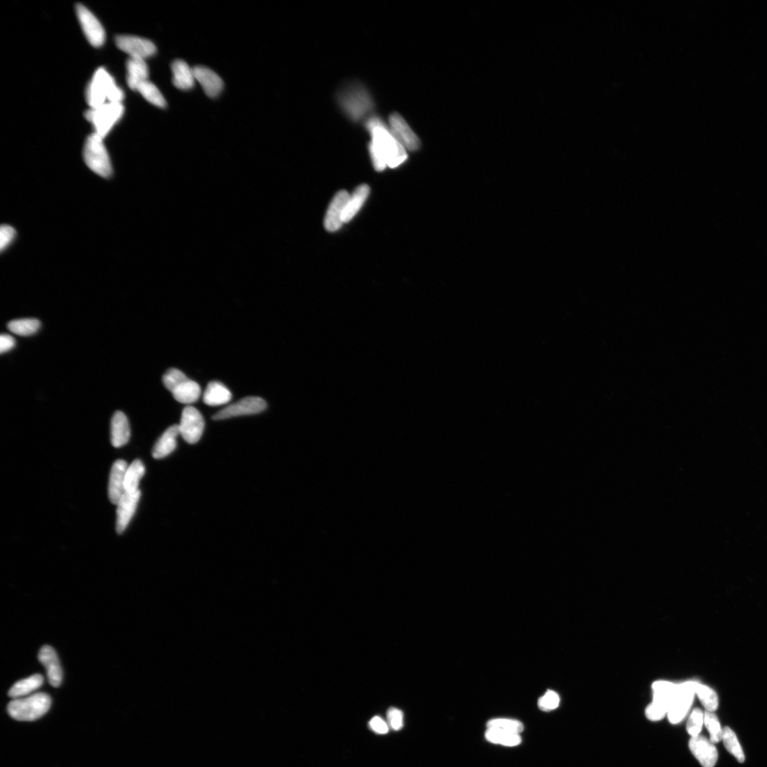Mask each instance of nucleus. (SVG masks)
<instances>
[{"mask_svg":"<svg viewBox=\"0 0 767 767\" xmlns=\"http://www.w3.org/2000/svg\"><path fill=\"white\" fill-rule=\"evenodd\" d=\"M128 466L123 460H118L115 462L112 467L109 486H108V494L110 502L114 505H118L121 499L126 492V475Z\"/></svg>","mask_w":767,"mask_h":767,"instance_id":"obj_14","label":"nucleus"},{"mask_svg":"<svg viewBox=\"0 0 767 767\" xmlns=\"http://www.w3.org/2000/svg\"><path fill=\"white\" fill-rule=\"evenodd\" d=\"M75 10L77 17L90 44L95 47H102L105 42V31L99 20L82 4L77 5Z\"/></svg>","mask_w":767,"mask_h":767,"instance_id":"obj_10","label":"nucleus"},{"mask_svg":"<svg viewBox=\"0 0 767 767\" xmlns=\"http://www.w3.org/2000/svg\"><path fill=\"white\" fill-rule=\"evenodd\" d=\"M193 70L196 81L202 85L208 97L215 98L220 94L224 84L216 73L204 66H196Z\"/></svg>","mask_w":767,"mask_h":767,"instance_id":"obj_19","label":"nucleus"},{"mask_svg":"<svg viewBox=\"0 0 767 767\" xmlns=\"http://www.w3.org/2000/svg\"><path fill=\"white\" fill-rule=\"evenodd\" d=\"M704 724L710 734V741L715 744L722 741L723 730L717 716L713 712L705 713Z\"/></svg>","mask_w":767,"mask_h":767,"instance_id":"obj_33","label":"nucleus"},{"mask_svg":"<svg viewBox=\"0 0 767 767\" xmlns=\"http://www.w3.org/2000/svg\"><path fill=\"white\" fill-rule=\"evenodd\" d=\"M350 197L347 190H340L334 197L327 210L324 220V225L327 231L335 232L341 227L343 223V213Z\"/></svg>","mask_w":767,"mask_h":767,"instance_id":"obj_15","label":"nucleus"},{"mask_svg":"<svg viewBox=\"0 0 767 767\" xmlns=\"http://www.w3.org/2000/svg\"><path fill=\"white\" fill-rule=\"evenodd\" d=\"M16 236L15 229L8 225H3L0 229V248L1 251L7 249L13 242Z\"/></svg>","mask_w":767,"mask_h":767,"instance_id":"obj_37","label":"nucleus"},{"mask_svg":"<svg viewBox=\"0 0 767 767\" xmlns=\"http://www.w3.org/2000/svg\"><path fill=\"white\" fill-rule=\"evenodd\" d=\"M389 122L393 136L405 149L411 151L419 149L418 137L399 113L392 114Z\"/></svg>","mask_w":767,"mask_h":767,"instance_id":"obj_13","label":"nucleus"},{"mask_svg":"<svg viewBox=\"0 0 767 767\" xmlns=\"http://www.w3.org/2000/svg\"><path fill=\"white\" fill-rule=\"evenodd\" d=\"M173 84L176 88L182 91H188L195 86V76L193 68L182 60H176L172 65Z\"/></svg>","mask_w":767,"mask_h":767,"instance_id":"obj_21","label":"nucleus"},{"mask_svg":"<svg viewBox=\"0 0 767 767\" xmlns=\"http://www.w3.org/2000/svg\"><path fill=\"white\" fill-rule=\"evenodd\" d=\"M370 188L367 184L358 186L347 203L345 207L342 220L344 222H350L363 207L369 197Z\"/></svg>","mask_w":767,"mask_h":767,"instance_id":"obj_24","label":"nucleus"},{"mask_svg":"<svg viewBox=\"0 0 767 767\" xmlns=\"http://www.w3.org/2000/svg\"><path fill=\"white\" fill-rule=\"evenodd\" d=\"M117 47L130 56V58L145 60L157 52L155 44L146 38L135 36H117L115 38Z\"/></svg>","mask_w":767,"mask_h":767,"instance_id":"obj_11","label":"nucleus"},{"mask_svg":"<svg viewBox=\"0 0 767 767\" xmlns=\"http://www.w3.org/2000/svg\"><path fill=\"white\" fill-rule=\"evenodd\" d=\"M388 720L393 730L399 731L404 726V714L400 710L392 708L388 712Z\"/></svg>","mask_w":767,"mask_h":767,"instance_id":"obj_38","label":"nucleus"},{"mask_svg":"<svg viewBox=\"0 0 767 767\" xmlns=\"http://www.w3.org/2000/svg\"><path fill=\"white\" fill-rule=\"evenodd\" d=\"M370 728L377 734L385 735L389 732V726L385 720L378 716L371 719L369 722Z\"/></svg>","mask_w":767,"mask_h":767,"instance_id":"obj_39","label":"nucleus"},{"mask_svg":"<svg viewBox=\"0 0 767 767\" xmlns=\"http://www.w3.org/2000/svg\"><path fill=\"white\" fill-rule=\"evenodd\" d=\"M125 108L122 102H107L86 111L85 117L93 124L96 134L104 138L122 118Z\"/></svg>","mask_w":767,"mask_h":767,"instance_id":"obj_6","label":"nucleus"},{"mask_svg":"<svg viewBox=\"0 0 767 767\" xmlns=\"http://www.w3.org/2000/svg\"><path fill=\"white\" fill-rule=\"evenodd\" d=\"M485 738L491 743L506 747L517 746L522 743L519 734L494 727L487 728L485 732Z\"/></svg>","mask_w":767,"mask_h":767,"instance_id":"obj_27","label":"nucleus"},{"mask_svg":"<svg viewBox=\"0 0 767 767\" xmlns=\"http://www.w3.org/2000/svg\"><path fill=\"white\" fill-rule=\"evenodd\" d=\"M695 682L688 681L678 684L677 693L667 714L671 723H679L684 719L690 707H692L696 696Z\"/></svg>","mask_w":767,"mask_h":767,"instance_id":"obj_8","label":"nucleus"},{"mask_svg":"<svg viewBox=\"0 0 767 767\" xmlns=\"http://www.w3.org/2000/svg\"><path fill=\"white\" fill-rule=\"evenodd\" d=\"M43 683L44 677L43 675H32L15 683L9 690L8 695L14 699L28 695L41 687Z\"/></svg>","mask_w":767,"mask_h":767,"instance_id":"obj_26","label":"nucleus"},{"mask_svg":"<svg viewBox=\"0 0 767 767\" xmlns=\"http://www.w3.org/2000/svg\"><path fill=\"white\" fill-rule=\"evenodd\" d=\"M204 427V419L198 409L191 406L183 409L179 428L180 435L187 443H197L202 436Z\"/></svg>","mask_w":767,"mask_h":767,"instance_id":"obj_9","label":"nucleus"},{"mask_svg":"<svg viewBox=\"0 0 767 767\" xmlns=\"http://www.w3.org/2000/svg\"><path fill=\"white\" fill-rule=\"evenodd\" d=\"M695 693L708 712H714L717 709L719 705L718 697L712 688L695 682Z\"/></svg>","mask_w":767,"mask_h":767,"instance_id":"obj_30","label":"nucleus"},{"mask_svg":"<svg viewBox=\"0 0 767 767\" xmlns=\"http://www.w3.org/2000/svg\"><path fill=\"white\" fill-rule=\"evenodd\" d=\"M138 91L149 102L159 107L165 108L167 101L158 88L149 80L139 85Z\"/></svg>","mask_w":767,"mask_h":767,"instance_id":"obj_29","label":"nucleus"},{"mask_svg":"<svg viewBox=\"0 0 767 767\" xmlns=\"http://www.w3.org/2000/svg\"><path fill=\"white\" fill-rule=\"evenodd\" d=\"M141 496L140 490L126 492L118 503L116 530L123 533L133 517Z\"/></svg>","mask_w":767,"mask_h":767,"instance_id":"obj_16","label":"nucleus"},{"mask_svg":"<svg viewBox=\"0 0 767 767\" xmlns=\"http://www.w3.org/2000/svg\"><path fill=\"white\" fill-rule=\"evenodd\" d=\"M179 434V425L170 427L153 447V457L156 459H161L172 453L176 447L177 437Z\"/></svg>","mask_w":767,"mask_h":767,"instance_id":"obj_23","label":"nucleus"},{"mask_svg":"<svg viewBox=\"0 0 767 767\" xmlns=\"http://www.w3.org/2000/svg\"><path fill=\"white\" fill-rule=\"evenodd\" d=\"M704 716L705 713L699 708L694 709L690 715L686 728L688 734L692 738L697 737L701 734L704 724Z\"/></svg>","mask_w":767,"mask_h":767,"instance_id":"obj_35","label":"nucleus"},{"mask_svg":"<svg viewBox=\"0 0 767 767\" xmlns=\"http://www.w3.org/2000/svg\"><path fill=\"white\" fill-rule=\"evenodd\" d=\"M51 704L50 697L47 694L40 693L11 701L8 704V711L9 715L16 720L33 721L46 714Z\"/></svg>","mask_w":767,"mask_h":767,"instance_id":"obj_5","label":"nucleus"},{"mask_svg":"<svg viewBox=\"0 0 767 767\" xmlns=\"http://www.w3.org/2000/svg\"><path fill=\"white\" fill-rule=\"evenodd\" d=\"M130 438V429L126 415L117 411L111 420V442L115 448H121L127 444Z\"/></svg>","mask_w":767,"mask_h":767,"instance_id":"obj_20","label":"nucleus"},{"mask_svg":"<svg viewBox=\"0 0 767 767\" xmlns=\"http://www.w3.org/2000/svg\"><path fill=\"white\" fill-rule=\"evenodd\" d=\"M722 741L727 750L733 754L740 762L745 761V754L736 734L730 727L723 730Z\"/></svg>","mask_w":767,"mask_h":767,"instance_id":"obj_32","label":"nucleus"},{"mask_svg":"<svg viewBox=\"0 0 767 767\" xmlns=\"http://www.w3.org/2000/svg\"><path fill=\"white\" fill-rule=\"evenodd\" d=\"M127 83L129 88L137 91L143 82L148 81L149 68L144 60L130 58L127 61Z\"/></svg>","mask_w":767,"mask_h":767,"instance_id":"obj_22","label":"nucleus"},{"mask_svg":"<svg viewBox=\"0 0 767 767\" xmlns=\"http://www.w3.org/2000/svg\"><path fill=\"white\" fill-rule=\"evenodd\" d=\"M102 139L96 133L89 136L85 144L84 158L91 171L100 176L108 178L112 176V167Z\"/></svg>","mask_w":767,"mask_h":767,"instance_id":"obj_7","label":"nucleus"},{"mask_svg":"<svg viewBox=\"0 0 767 767\" xmlns=\"http://www.w3.org/2000/svg\"><path fill=\"white\" fill-rule=\"evenodd\" d=\"M487 727L501 729V730L518 734L524 731V725L521 722L506 718L491 720L487 723Z\"/></svg>","mask_w":767,"mask_h":767,"instance_id":"obj_34","label":"nucleus"},{"mask_svg":"<svg viewBox=\"0 0 767 767\" xmlns=\"http://www.w3.org/2000/svg\"><path fill=\"white\" fill-rule=\"evenodd\" d=\"M560 704V698L557 693L554 690H549L548 692L539 699L538 706L539 708L543 711H551L556 709Z\"/></svg>","mask_w":767,"mask_h":767,"instance_id":"obj_36","label":"nucleus"},{"mask_svg":"<svg viewBox=\"0 0 767 767\" xmlns=\"http://www.w3.org/2000/svg\"><path fill=\"white\" fill-rule=\"evenodd\" d=\"M232 399L230 391L219 381H211L208 384L204 393V402L209 406H220L228 403Z\"/></svg>","mask_w":767,"mask_h":767,"instance_id":"obj_25","label":"nucleus"},{"mask_svg":"<svg viewBox=\"0 0 767 767\" xmlns=\"http://www.w3.org/2000/svg\"><path fill=\"white\" fill-rule=\"evenodd\" d=\"M365 126L372 137L369 150L376 171L382 172L387 167L395 169L407 160L406 149L379 118L371 117Z\"/></svg>","mask_w":767,"mask_h":767,"instance_id":"obj_1","label":"nucleus"},{"mask_svg":"<svg viewBox=\"0 0 767 767\" xmlns=\"http://www.w3.org/2000/svg\"><path fill=\"white\" fill-rule=\"evenodd\" d=\"M38 658L47 669L50 683L54 687H59L62 682L63 673L55 650L50 646H44Z\"/></svg>","mask_w":767,"mask_h":767,"instance_id":"obj_18","label":"nucleus"},{"mask_svg":"<svg viewBox=\"0 0 767 767\" xmlns=\"http://www.w3.org/2000/svg\"><path fill=\"white\" fill-rule=\"evenodd\" d=\"M337 99L344 114L354 122L363 120L374 107L369 91L357 82L343 85L337 92Z\"/></svg>","mask_w":767,"mask_h":767,"instance_id":"obj_2","label":"nucleus"},{"mask_svg":"<svg viewBox=\"0 0 767 767\" xmlns=\"http://www.w3.org/2000/svg\"><path fill=\"white\" fill-rule=\"evenodd\" d=\"M15 347V340L8 334H2L0 337V353L5 354L11 351Z\"/></svg>","mask_w":767,"mask_h":767,"instance_id":"obj_40","label":"nucleus"},{"mask_svg":"<svg viewBox=\"0 0 767 767\" xmlns=\"http://www.w3.org/2000/svg\"><path fill=\"white\" fill-rule=\"evenodd\" d=\"M86 98L91 108H97L106 102H122L124 93L111 75L103 68L96 70L86 93Z\"/></svg>","mask_w":767,"mask_h":767,"instance_id":"obj_3","label":"nucleus"},{"mask_svg":"<svg viewBox=\"0 0 767 767\" xmlns=\"http://www.w3.org/2000/svg\"><path fill=\"white\" fill-rule=\"evenodd\" d=\"M163 382L166 388L180 403L190 404L196 402L200 397L202 389L199 384L178 369H169L163 377Z\"/></svg>","mask_w":767,"mask_h":767,"instance_id":"obj_4","label":"nucleus"},{"mask_svg":"<svg viewBox=\"0 0 767 767\" xmlns=\"http://www.w3.org/2000/svg\"><path fill=\"white\" fill-rule=\"evenodd\" d=\"M41 326L40 321L34 319L14 320L8 324V329L20 336H29L36 333Z\"/></svg>","mask_w":767,"mask_h":767,"instance_id":"obj_31","label":"nucleus"},{"mask_svg":"<svg viewBox=\"0 0 767 767\" xmlns=\"http://www.w3.org/2000/svg\"><path fill=\"white\" fill-rule=\"evenodd\" d=\"M145 473V468L139 460H135L128 466L126 475V490L127 492H136L139 491L140 480Z\"/></svg>","mask_w":767,"mask_h":767,"instance_id":"obj_28","label":"nucleus"},{"mask_svg":"<svg viewBox=\"0 0 767 767\" xmlns=\"http://www.w3.org/2000/svg\"><path fill=\"white\" fill-rule=\"evenodd\" d=\"M689 748L704 767H713L717 763V750L711 741L704 737L692 738L689 741Z\"/></svg>","mask_w":767,"mask_h":767,"instance_id":"obj_17","label":"nucleus"},{"mask_svg":"<svg viewBox=\"0 0 767 767\" xmlns=\"http://www.w3.org/2000/svg\"><path fill=\"white\" fill-rule=\"evenodd\" d=\"M266 408V402L261 397H249L230 404L213 416L215 420L259 413Z\"/></svg>","mask_w":767,"mask_h":767,"instance_id":"obj_12","label":"nucleus"}]
</instances>
